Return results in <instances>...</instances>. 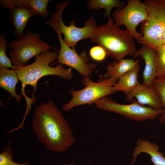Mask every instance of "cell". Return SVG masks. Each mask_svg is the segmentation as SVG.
<instances>
[{"instance_id":"cell-14","label":"cell","mask_w":165,"mask_h":165,"mask_svg":"<svg viewBox=\"0 0 165 165\" xmlns=\"http://www.w3.org/2000/svg\"><path fill=\"white\" fill-rule=\"evenodd\" d=\"M49 0H0V3L5 9L14 7L25 8L31 9L41 16L48 15L47 10Z\"/></svg>"},{"instance_id":"cell-15","label":"cell","mask_w":165,"mask_h":165,"mask_svg":"<svg viewBox=\"0 0 165 165\" xmlns=\"http://www.w3.org/2000/svg\"><path fill=\"white\" fill-rule=\"evenodd\" d=\"M9 19L15 29L17 38L22 36L24 28L30 18L35 15L31 9L14 7L9 9Z\"/></svg>"},{"instance_id":"cell-1","label":"cell","mask_w":165,"mask_h":165,"mask_svg":"<svg viewBox=\"0 0 165 165\" xmlns=\"http://www.w3.org/2000/svg\"><path fill=\"white\" fill-rule=\"evenodd\" d=\"M32 126L38 140L50 151L64 152L75 142L69 123L52 100L42 102L36 107Z\"/></svg>"},{"instance_id":"cell-18","label":"cell","mask_w":165,"mask_h":165,"mask_svg":"<svg viewBox=\"0 0 165 165\" xmlns=\"http://www.w3.org/2000/svg\"><path fill=\"white\" fill-rule=\"evenodd\" d=\"M19 80L15 70L0 68V87L9 92L11 97H15L18 102L22 98L21 95L17 94L15 91L16 86Z\"/></svg>"},{"instance_id":"cell-6","label":"cell","mask_w":165,"mask_h":165,"mask_svg":"<svg viewBox=\"0 0 165 165\" xmlns=\"http://www.w3.org/2000/svg\"><path fill=\"white\" fill-rule=\"evenodd\" d=\"M118 80L110 78H101L97 82H95L89 76H84L81 82L85 87L82 90L70 91L72 98L68 103L63 106V110L68 111L79 105H92L95 101L114 94L113 86Z\"/></svg>"},{"instance_id":"cell-13","label":"cell","mask_w":165,"mask_h":165,"mask_svg":"<svg viewBox=\"0 0 165 165\" xmlns=\"http://www.w3.org/2000/svg\"><path fill=\"white\" fill-rule=\"evenodd\" d=\"M159 150V147L154 143L148 140L138 139L132 153L133 160L130 165L135 162L138 155L142 153L150 156L151 160L154 165H165V157L163 153L160 152Z\"/></svg>"},{"instance_id":"cell-11","label":"cell","mask_w":165,"mask_h":165,"mask_svg":"<svg viewBox=\"0 0 165 165\" xmlns=\"http://www.w3.org/2000/svg\"><path fill=\"white\" fill-rule=\"evenodd\" d=\"M135 98L141 105H147L156 110H163V104L155 88L153 85L140 83L127 96L125 100L132 101Z\"/></svg>"},{"instance_id":"cell-19","label":"cell","mask_w":165,"mask_h":165,"mask_svg":"<svg viewBox=\"0 0 165 165\" xmlns=\"http://www.w3.org/2000/svg\"><path fill=\"white\" fill-rule=\"evenodd\" d=\"M90 9L98 10L104 8L105 11L104 13V17L107 16L108 20L110 17V11L113 8L122 9L126 6L125 2H122L119 0H90L87 3Z\"/></svg>"},{"instance_id":"cell-7","label":"cell","mask_w":165,"mask_h":165,"mask_svg":"<svg viewBox=\"0 0 165 165\" xmlns=\"http://www.w3.org/2000/svg\"><path fill=\"white\" fill-rule=\"evenodd\" d=\"M9 46L12 49L9 51V55L15 70L25 65L33 57L51 48L47 43L41 39L38 34L29 30L27 31L26 35L10 43Z\"/></svg>"},{"instance_id":"cell-25","label":"cell","mask_w":165,"mask_h":165,"mask_svg":"<svg viewBox=\"0 0 165 165\" xmlns=\"http://www.w3.org/2000/svg\"><path fill=\"white\" fill-rule=\"evenodd\" d=\"M64 165H75L72 164H70Z\"/></svg>"},{"instance_id":"cell-16","label":"cell","mask_w":165,"mask_h":165,"mask_svg":"<svg viewBox=\"0 0 165 165\" xmlns=\"http://www.w3.org/2000/svg\"><path fill=\"white\" fill-rule=\"evenodd\" d=\"M140 69L138 63L120 77L117 83L113 86L114 91H122L127 96L140 83L138 79Z\"/></svg>"},{"instance_id":"cell-21","label":"cell","mask_w":165,"mask_h":165,"mask_svg":"<svg viewBox=\"0 0 165 165\" xmlns=\"http://www.w3.org/2000/svg\"><path fill=\"white\" fill-rule=\"evenodd\" d=\"M13 158V149L10 145L5 146L0 154V165H30L27 160L21 163H16L12 160Z\"/></svg>"},{"instance_id":"cell-23","label":"cell","mask_w":165,"mask_h":165,"mask_svg":"<svg viewBox=\"0 0 165 165\" xmlns=\"http://www.w3.org/2000/svg\"><path fill=\"white\" fill-rule=\"evenodd\" d=\"M156 49L157 50L156 78H165V43L160 45Z\"/></svg>"},{"instance_id":"cell-20","label":"cell","mask_w":165,"mask_h":165,"mask_svg":"<svg viewBox=\"0 0 165 165\" xmlns=\"http://www.w3.org/2000/svg\"><path fill=\"white\" fill-rule=\"evenodd\" d=\"M152 84L159 94L163 107L164 111L159 116V121L165 124V78H156Z\"/></svg>"},{"instance_id":"cell-17","label":"cell","mask_w":165,"mask_h":165,"mask_svg":"<svg viewBox=\"0 0 165 165\" xmlns=\"http://www.w3.org/2000/svg\"><path fill=\"white\" fill-rule=\"evenodd\" d=\"M140 59H123L119 61H115L109 63L106 67L107 71L104 75V78H112L118 80L124 74L132 69Z\"/></svg>"},{"instance_id":"cell-3","label":"cell","mask_w":165,"mask_h":165,"mask_svg":"<svg viewBox=\"0 0 165 165\" xmlns=\"http://www.w3.org/2000/svg\"><path fill=\"white\" fill-rule=\"evenodd\" d=\"M113 22L111 19L106 24L97 27L90 42L103 48L107 56L119 61L126 56H133L137 48L134 38Z\"/></svg>"},{"instance_id":"cell-26","label":"cell","mask_w":165,"mask_h":165,"mask_svg":"<svg viewBox=\"0 0 165 165\" xmlns=\"http://www.w3.org/2000/svg\"><path fill=\"white\" fill-rule=\"evenodd\" d=\"M87 165H91V164H87Z\"/></svg>"},{"instance_id":"cell-2","label":"cell","mask_w":165,"mask_h":165,"mask_svg":"<svg viewBox=\"0 0 165 165\" xmlns=\"http://www.w3.org/2000/svg\"><path fill=\"white\" fill-rule=\"evenodd\" d=\"M58 55L56 51L47 50L35 57V61L28 65H24L15 69L19 80L21 82V95L25 98L27 97L24 92L25 86L30 85L33 87V93L38 90L37 83L43 76L55 75L60 76L67 80H70L73 77L72 68H65L61 64L55 67L50 65L58 59Z\"/></svg>"},{"instance_id":"cell-9","label":"cell","mask_w":165,"mask_h":165,"mask_svg":"<svg viewBox=\"0 0 165 165\" xmlns=\"http://www.w3.org/2000/svg\"><path fill=\"white\" fill-rule=\"evenodd\" d=\"M148 12L147 6L139 0H128L123 8H117L112 16L115 24L119 27L124 25L125 31L133 38L137 40L141 36L136 30L137 27L146 20Z\"/></svg>"},{"instance_id":"cell-22","label":"cell","mask_w":165,"mask_h":165,"mask_svg":"<svg viewBox=\"0 0 165 165\" xmlns=\"http://www.w3.org/2000/svg\"><path fill=\"white\" fill-rule=\"evenodd\" d=\"M7 41L5 35L2 33L0 36V68H11L15 69L12 62L7 56L6 52L7 50Z\"/></svg>"},{"instance_id":"cell-8","label":"cell","mask_w":165,"mask_h":165,"mask_svg":"<svg viewBox=\"0 0 165 165\" xmlns=\"http://www.w3.org/2000/svg\"><path fill=\"white\" fill-rule=\"evenodd\" d=\"M130 104L117 103L109 97H104L95 101L96 107L101 110L112 112L122 115L135 121L154 119L159 116L164 110H156L140 104L136 99Z\"/></svg>"},{"instance_id":"cell-5","label":"cell","mask_w":165,"mask_h":165,"mask_svg":"<svg viewBox=\"0 0 165 165\" xmlns=\"http://www.w3.org/2000/svg\"><path fill=\"white\" fill-rule=\"evenodd\" d=\"M70 2L65 1L57 4L55 5L56 11L46 24L50 25L55 31L63 34V40L68 46L75 48L76 44L79 41L91 38L97 27V23L94 16H92L85 22L83 27H76L74 20L71 21L68 26L66 25L62 19V14L64 9Z\"/></svg>"},{"instance_id":"cell-4","label":"cell","mask_w":165,"mask_h":165,"mask_svg":"<svg viewBox=\"0 0 165 165\" xmlns=\"http://www.w3.org/2000/svg\"><path fill=\"white\" fill-rule=\"evenodd\" d=\"M147 19L141 23V37L136 41L156 49L165 43V0H145Z\"/></svg>"},{"instance_id":"cell-12","label":"cell","mask_w":165,"mask_h":165,"mask_svg":"<svg viewBox=\"0 0 165 165\" xmlns=\"http://www.w3.org/2000/svg\"><path fill=\"white\" fill-rule=\"evenodd\" d=\"M156 49L145 44H142L141 47L135 52L134 59L139 56L143 59L145 66L143 74V84L151 85L156 78L157 73Z\"/></svg>"},{"instance_id":"cell-24","label":"cell","mask_w":165,"mask_h":165,"mask_svg":"<svg viewBox=\"0 0 165 165\" xmlns=\"http://www.w3.org/2000/svg\"><path fill=\"white\" fill-rule=\"evenodd\" d=\"M90 55L94 60L101 61L107 56L106 52L101 47L98 46L92 47L90 50Z\"/></svg>"},{"instance_id":"cell-10","label":"cell","mask_w":165,"mask_h":165,"mask_svg":"<svg viewBox=\"0 0 165 165\" xmlns=\"http://www.w3.org/2000/svg\"><path fill=\"white\" fill-rule=\"evenodd\" d=\"M56 32L60 44L58 61L56 63L72 68L84 76H89L96 69V64L92 62L89 63V58L86 51H83L78 54L75 48H71L66 44L61 34L58 31Z\"/></svg>"}]
</instances>
